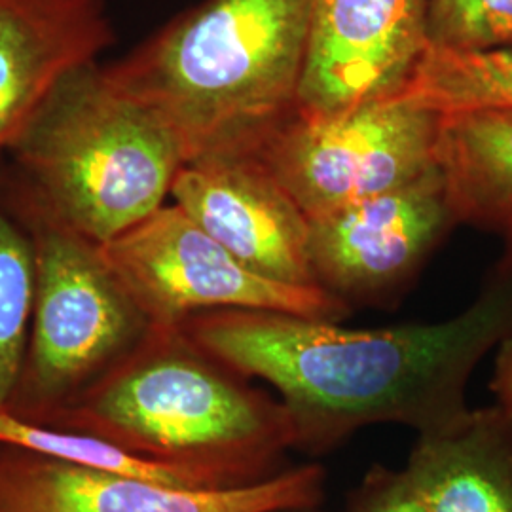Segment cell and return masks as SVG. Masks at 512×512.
Returning <instances> with one entry per match:
<instances>
[{
    "label": "cell",
    "mask_w": 512,
    "mask_h": 512,
    "mask_svg": "<svg viewBox=\"0 0 512 512\" xmlns=\"http://www.w3.org/2000/svg\"><path fill=\"white\" fill-rule=\"evenodd\" d=\"M0 448L23 450L37 456L80 465L114 475L133 476L175 488H215L202 476L162 461L143 458L126 448L90 433L38 425L21 418L8 406H0Z\"/></svg>",
    "instance_id": "9a60e30c"
},
{
    "label": "cell",
    "mask_w": 512,
    "mask_h": 512,
    "mask_svg": "<svg viewBox=\"0 0 512 512\" xmlns=\"http://www.w3.org/2000/svg\"><path fill=\"white\" fill-rule=\"evenodd\" d=\"M35 258L27 228L0 173V406L16 397L29 340Z\"/></svg>",
    "instance_id": "e0dca14e"
},
{
    "label": "cell",
    "mask_w": 512,
    "mask_h": 512,
    "mask_svg": "<svg viewBox=\"0 0 512 512\" xmlns=\"http://www.w3.org/2000/svg\"><path fill=\"white\" fill-rule=\"evenodd\" d=\"M425 512H512V421L497 408H469L421 433L404 467Z\"/></svg>",
    "instance_id": "4fadbf2b"
},
{
    "label": "cell",
    "mask_w": 512,
    "mask_h": 512,
    "mask_svg": "<svg viewBox=\"0 0 512 512\" xmlns=\"http://www.w3.org/2000/svg\"><path fill=\"white\" fill-rule=\"evenodd\" d=\"M342 512H425L420 495L406 471L376 465L349 495Z\"/></svg>",
    "instance_id": "d6986e66"
},
{
    "label": "cell",
    "mask_w": 512,
    "mask_h": 512,
    "mask_svg": "<svg viewBox=\"0 0 512 512\" xmlns=\"http://www.w3.org/2000/svg\"><path fill=\"white\" fill-rule=\"evenodd\" d=\"M313 2L203 0L105 69L186 162L255 154L300 110Z\"/></svg>",
    "instance_id": "7a4b0ae2"
},
{
    "label": "cell",
    "mask_w": 512,
    "mask_h": 512,
    "mask_svg": "<svg viewBox=\"0 0 512 512\" xmlns=\"http://www.w3.org/2000/svg\"><path fill=\"white\" fill-rule=\"evenodd\" d=\"M401 97L439 112L512 109V46L486 52L427 48Z\"/></svg>",
    "instance_id": "2e32d148"
},
{
    "label": "cell",
    "mask_w": 512,
    "mask_h": 512,
    "mask_svg": "<svg viewBox=\"0 0 512 512\" xmlns=\"http://www.w3.org/2000/svg\"><path fill=\"white\" fill-rule=\"evenodd\" d=\"M440 124L442 112L404 97L334 118L298 112L253 156L308 219H321L433 169Z\"/></svg>",
    "instance_id": "52a82bcc"
},
{
    "label": "cell",
    "mask_w": 512,
    "mask_h": 512,
    "mask_svg": "<svg viewBox=\"0 0 512 512\" xmlns=\"http://www.w3.org/2000/svg\"><path fill=\"white\" fill-rule=\"evenodd\" d=\"M0 450V512H275L321 505L325 495L321 465L287 467L255 484L194 490Z\"/></svg>",
    "instance_id": "9c48e42d"
},
{
    "label": "cell",
    "mask_w": 512,
    "mask_h": 512,
    "mask_svg": "<svg viewBox=\"0 0 512 512\" xmlns=\"http://www.w3.org/2000/svg\"><path fill=\"white\" fill-rule=\"evenodd\" d=\"M6 154L38 200L99 245L165 205L186 162L164 120L99 61L63 80Z\"/></svg>",
    "instance_id": "277c9868"
},
{
    "label": "cell",
    "mask_w": 512,
    "mask_h": 512,
    "mask_svg": "<svg viewBox=\"0 0 512 512\" xmlns=\"http://www.w3.org/2000/svg\"><path fill=\"white\" fill-rule=\"evenodd\" d=\"M456 222L437 164L399 188L310 220L315 281L349 306L382 304L406 287Z\"/></svg>",
    "instance_id": "ba28073f"
},
{
    "label": "cell",
    "mask_w": 512,
    "mask_h": 512,
    "mask_svg": "<svg viewBox=\"0 0 512 512\" xmlns=\"http://www.w3.org/2000/svg\"><path fill=\"white\" fill-rule=\"evenodd\" d=\"M275 512H325L319 509V505H313V507H291V509H281V511Z\"/></svg>",
    "instance_id": "44dd1931"
},
{
    "label": "cell",
    "mask_w": 512,
    "mask_h": 512,
    "mask_svg": "<svg viewBox=\"0 0 512 512\" xmlns=\"http://www.w3.org/2000/svg\"><path fill=\"white\" fill-rule=\"evenodd\" d=\"M203 351L279 393L294 450L327 454L370 425L442 429L467 414L482 357L512 334V270L456 317L391 329L262 310L203 311L179 325Z\"/></svg>",
    "instance_id": "6da1fadb"
},
{
    "label": "cell",
    "mask_w": 512,
    "mask_h": 512,
    "mask_svg": "<svg viewBox=\"0 0 512 512\" xmlns=\"http://www.w3.org/2000/svg\"><path fill=\"white\" fill-rule=\"evenodd\" d=\"M492 391L497 399V408L512 421V334L499 344Z\"/></svg>",
    "instance_id": "ffe728a7"
},
{
    "label": "cell",
    "mask_w": 512,
    "mask_h": 512,
    "mask_svg": "<svg viewBox=\"0 0 512 512\" xmlns=\"http://www.w3.org/2000/svg\"><path fill=\"white\" fill-rule=\"evenodd\" d=\"M429 48L427 0H315L300 114L401 97Z\"/></svg>",
    "instance_id": "30bf717a"
},
{
    "label": "cell",
    "mask_w": 512,
    "mask_h": 512,
    "mask_svg": "<svg viewBox=\"0 0 512 512\" xmlns=\"http://www.w3.org/2000/svg\"><path fill=\"white\" fill-rule=\"evenodd\" d=\"M437 162L458 222L512 230V109L442 112Z\"/></svg>",
    "instance_id": "5bb4252c"
},
{
    "label": "cell",
    "mask_w": 512,
    "mask_h": 512,
    "mask_svg": "<svg viewBox=\"0 0 512 512\" xmlns=\"http://www.w3.org/2000/svg\"><path fill=\"white\" fill-rule=\"evenodd\" d=\"M505 236H507V241H509V251H511V262H512V230H511V232H507V234H505Z\"/></svg>",
    "instance_id": "7402d4cb"
},
{
    "label": "cell",
    "mask_w": 512,
    "mask_h": 512,
    "mask_svg": "<svg viewBox=\"0 0 512 512\" xmlns=\"http://www.w3.org/2000/svg\"><path fill=\"white\" fill-rule=\"evenodd\" d=\"M48 423L181 467L215 488L281 473L296 442L285 404L247 384L181 327H152Z\"/></svg>",
    "instance_id": "3957f363"
},
{
    "label": "cell",
    "mask_w": 512,
    "mask_h": 512,
    "mask_svg": "<svg viewBox=\"0 0 512 512\" xmlns=\"http://www.w3.org/2000/svg\"><path fill=\"white\" fill-rule=\"evenodd\" d=\"M4 179L35 258L33 313L16 393L55 403L103 376L152 325L112 274L99 243L59 219L12 171Z\"/></svg>",
    "instance_id": "5b68a950"
},
{
    "label": "cell",
    "mask_w": 512,
    "mask_h": 512,
    "mask_svg": "<svg viewBox=\"0 0 512 512\" xmlns=\"http://www.w3.org/2000/svg\"><path fill=\"white\" fill-rule=\"evenodd\" d=\"M429 48L486 52L512 46V0H427Z\"/></svg>",
    "instance_id": "ac0fdd59"
},
{
    "label": "cell",
    "mask_w": 512,
    "mask_h": 512,
    "mask_svg": "<svg viewBox=\"0 0 512 512\" xmlns=\"http://www.w3.org/2000/svg\"><path fill=\"white\" fill-rule=\"evenodd\" d=\"M114 42L105 0H0V154L63 80Z\"/></svg>",
    "instance_id": "7c38bea8"
},
{
    "label": "cell",
    "mask_w": 512,
    "mask_h": 512,
    "mask_svg": "<svg viewBox=\"0 0 512 512\" xmlns=\"http://www.w3.org/2000/svg\"><path fill=\"white\" fill-rule=\"evenodd\" d=\"M99 247L152 327H179L215 310L281 311L334 323L351 311L321 287L287 285L251 270L173 202Z\"/></svg>",
    "instance_id": "8992f818"
},
{
    "label": "cell",
    "mask_w": 512,
    "mask_h": 512,
    "mask_svg": "<svg viewBox=\"0 0 512 512\" xmlns=\"http://www.w3.org/2000/svg\"><path fill=\"white\" fill-rule=\"evenodd\" d=\"M169 198L251 270L287 285L319 287L310 219L253 154L186 162Z\"/></svg>",
    "instance_id": "8fae6325"
}]
</instances>
